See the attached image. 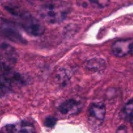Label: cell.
I'll return each mask as SVG.
<instances>
[{"label":"cell","instance_id":"cell-12","mask_svg":"<svg viewBox=\"0 0 133 133\" xmlns=\"http://www.w3.org/2000/svg\"><path fill=\"white\" fill-rule=\"evenodd\" d=\"M12 82L6 76L0 75V96L5 94L11 91Z\"/></svg>","mask_w":133,"mask_h":133},{"label":"cell","instance_id":"cell-6","mask_svg":"<svg viewBox=\"0 0 133 133\" xmlns=\"http://www.w3.org/2000/svg\"><path fill=\"white\" fill-rule=\"evenodd\" d=\"M83 101L76 99H70L62 102L58 106V112L66 117L75 116L81 111L83 107Z\"/></svg>","mask_w":133,"mask_h":133},{"label":"cell","instance_id":"cell-13","mask_svg":"<svg viewBox=\"0 0 133 133\" xmlns=\"http://www.w3.org/2000/svg\"><path fill=\"white\" fill-rule=\"evenodd\" d=\"M56 123H57L56 118L54 117L49 116L45 118V121H44V125L49 128H52L55 125Z\"/></svg>","mask_w":133,"mask_h":133},{"label":"cell","instance_id":"cell-1","mask_svg":"<svg viewBox=\"0 0 133 133\" xmlns=\"http://www.w3.org/2000/svg\"><path fill=\"white\" fill-rule=\"evenodd\" d=\"M71 11L68 3L61 0L47 1L38 9L40 16L47 23L57 24L63 22Z\"/></svg>","mask_w":133,"mask_h":133},{"label":"cell","instance_id":"cell-2","mask_svg":"<svg viewBox=\"0 0 133 133\" xmlns=\"http://www.w3.org/2000/svg\"><path fill=\"white\" fill-rule=\"evenodd\" d=\"M16 17L19 25L29 35L39 36L45 32V27L41 21L27 11L23 10Z\"/></svg>","mask_w":133,"mask_h":133},{"label":"cell","instance_id":"cell-11","mask_svg":"<svg viewBox=\"0 0 133 133\" xmlns=\"http://www.w3.org/2000/svg\"><path fill=\"white\" fill-rule=\"evenodd\" d=\"M132 110H133V105H132V99H131L128 101L127 104L124 106V107L122 109L119 113L121 118L124 119L126 122H129L130 123H132Z\"/></svg>","mask_w":133,"mask_h":133},{"label":"cell","instance_id":"cell-8","mask_svg":"<svg viewBox=\"0 0 133 133\" xmlns=\"http://www.w3.org/2000/svg\"><path fill=\"white\" fill-rule=\"evenodd\" d=\"M3 131L11 132H31L35 131V127L29 122H22L17 125L5 126Z\"/></svg>","mask_w":133,"mask_h":133},{"label":"cell","instance_id":"cell-4","mask_svg":"<svg viewBox=\"0 0 133 133\" xmlns=\"http://www.w3.org/2000/svg\"><path fill=\"white\" fill-rule=\"evenodd\" d=\"M106 114V107L102 102L92 103L88 110V119L93 127H99L102 125Z\"/></svg>","mask_w":133,"mask_h":133},{"label":"cell","instance_id":"cell-7","mask_svg":"<svg viewBox=\"0 0 133 133\" xmlns=\"http://www.w3.org/2000/svg\"><path fill=\"white\" fill-rule=\"evenodd\" d=\"M111 51L112 54L117 57H123L128 55H132V38L117 40L112 45Z\"/></svg>","mask_w":133,"mask_h":133},{"label":"cell","instance_id":"cell-5","mask_svg":"<svg viewBox=\"0 0 133 133\" xmlns=\"http://www.w3.org/2000/svg\"><path fill=\"white\" fill-rule=\"evenodd\" d=\"M1 31L6 38L12 42L19 44H25L27 43L25 39L21 35L16 26L10 21L2 19L1 23Z\"/></svg>","mask_w":133,"mask_h":133},{"label":"cell","instance_id":"cell-9","mask_svg":"<svg viewBox=\"0 0 133 133\" xmlns=\"http://www.w3.org/2000/svg\"><path fill=\"white\" fill-rule=\"evenodd\" d=\"M86 67L88 70L94 72L101 71L106 68V63L105 60L103 58H94L87 62Z\"/></svg>","mask_w":133,"mask_h":133},{"label":"cell","instance_id":"cell-10","mask_svg":"<svg viewBox=\"0 0 133 133\" xmlns=\"http://www.w3.org/2000/svg\"><path fill=\"white\" fill-rule=\"evenodd\" d=\"M80 5L84 7L92 6L93 7L103 9L109 5L110 0H77Z\"/></svg>","mask_w":133,"mask_h":133},{"label":"cell","instance_id":"cell-3","mask_svg":"<svg viewBox=\"0 0 133 133\" xmlns=\"http://www.w3.org/2000/svg\"><path fill=\"white\" fill-rule=\"evenodd\" d=\"M18 60V53L10 44L0 41V70L9 71L14 68Z\"/></svg>","mask_w":133,"mask_h":133}]
</instances>
